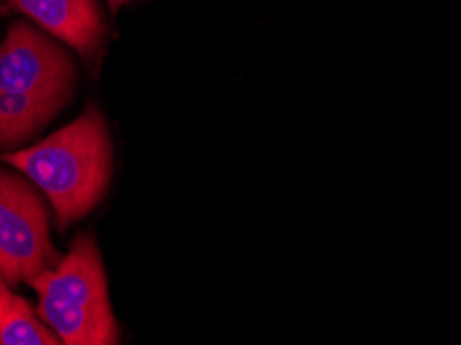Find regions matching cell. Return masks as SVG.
<instances>
[{
    "instance_id": "obj_1",
    "label": "cell",
    "mask_w": 461,
    "mask_h": 345,
    "mask_svg": "<svg viewBox=\"0 0 461 345\" xmlns=\"http://www.w3.org/2000/svg\"><path fill=\"white\" fill-rule=\"evenodd\" d=\"M5 164L30 176L48 196L59 228L86 217L106 195L112 178V141L95 105L27 150L9 151Z\"/></svg>"
},
{
    "instance_id": "obj_2",
    "label": "cell",
    "mask_w": 461,
    "mask_h": 345,
    "mask_svg": "<svg viewBox=\"0 0 461 345\" xmlns=\"http://www.w3.org/2000/svg\"><path fill=\"white\" fill-rule=\"evenodd\" d=\"M77 67L65 48L25 21L0 44V150L30 141L71 102Z\"/></svg>"
},
{
    "instance_id": "obj_3",
    "label": "cell",
    "mask_w": 461,
    "mask_h": 345,
    "mask_svg": "<svg viewBox=\"0 0 461 345\" xmlns=\"http://www.w3.org/2000/svg\"><path fill=\"white\" fill-rule=\"evenodd\" d=\"M38 292V314L60 343L114 345L121 341L108 300V281L92 236L79 234L50 269L27 281Z\"/></svg>"
},
{
    "instance_id": "obj_4",
    "label": "cell",
    "mask_w": 461,
    "mask_h": 345,
    "mask_svg": "<svg viewBox=\"0 0 461 345\" xmlns=\"http://www.w3.org/2000/svg\"><path fill=\"white\" fill-rule=\"evenodd\" d=\"M60 260L50 242L46 201L23 176L0 170V273L11 286L27 284Z\"/></svg>"
},
{
    "instance_id": "obj_5",
    "label": "cell",
    "mask_w": 461,
    "mask_h": 345,
    "mask_svg": "<svg viewBox=\"0 0 461 345\" xmlns=\"http://www.w3.org/2000/svg\"><path fill=\"white\" fill-rule=\"evenodd\" d=\"M11 9L30 17L62 44L95 62L106 46L108 27L95 0H6Z\"/></svg>"
},
{
    "instance_id": "obj_6",
    "label": "cell",
    "mask_w": 461,
    "mask_h": 345,
    "mask_svg": "<svg viewBox=\"0 0 461 345\" xmlns=\"http://www.w3.org/2000/svg\"><path fill=\"white\" fill-rule=\"evenodd\" d=\"M54 331L0 273V345H59Z\"/></svg>"
},
{
    "instance_id": "obj_7",
    "label": "cell",
    "mask_w": 461,
    "mask_h": 345,
    "mask_svg": "<svg viewBox=\"0 0 461 345\" xmlns=\"http://www.w3.org/2000/svg\"><path fill=\"white\" fill-rule=\"evenodd\" d=\"M127 3H131V0H108V5H110L112 11H118L122 5H127Z\"/></svg>"
}]
</instances>
